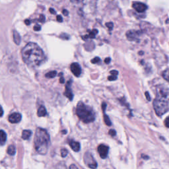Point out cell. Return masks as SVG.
Masks as SVG:
<instances>
[{
	"mask_svg": "<svg viewBox=\"0 0 169 169\" xmlns=\"http://www.w3.org/2000/svg\"><path fill=\"white\" fill-rule=\"evenodd\" d=\"M68 13H69L68 11L67 10H63V14L65 16H68Z\"/></svg>",
	"mask_w": 169,
	"mask_h": 169,
	"instance_id": "8d00e7d4",
	"label": "cell"
},
{
	"mask_svg": "<svg viewBox=\"0 0 169 169\" xmlns=\"http://www.w3.org/2000/svg\"><path fill=\"white\" fill-rule=\"evenodd\" d=\"M104 122L106 123V125H107L108 126H110L112 123L110 122V120L109 118V117H108L107 114H104Z\"/></svg>",
	"mask_w": 169,
	"mask_h": 169,
	"instance_id": "44dd1931",
	"label": "cell"
},
{
	"mask_svg": "<svg viewBox=\"0 0 169 169\" xmlns=\"http://www.w3.org/2000/svg\"><path fill=\"white\" fill-rule=\"evenodd\" d=\"M110 74L113 75H116V76H117L118 74V71H116V70H112L110 71Z\"/></svg>",
	"mask_w": 169,
	"mask_h": 169,
	"instance_id": "4dcf8cb0",
	"label": "cell"
},
{
	"mask_svg": "<svg viewBox=\"0 0 169 169\" xmlns=\"http://www.w3.org/2000/svg\"><path fill=\"white\" fill-rule=\"evenodd\" d=\"M13 41L17 45H19L21 41V36L19 34V32L16 31H13Z\"/></svg>",
	"mask_w": 169,
	"mask_h": 169,
	"instance_id": "5bb4252c",
	"label": "cell"
},
{
	"mask_svg": "<svg viewBox=\"0 0 169 169\" xmlns=\"http://www.w3.org/2000/svg\"><path fill=\"white\" fill-rule=\"evenodd\" d=\"M71 80H70L65 85V93H64V95L67 96V97L71 101L73 100V93L71 91Z\"/></svg>",
	"mask_w": 169,
	"mask_h": 169,
	"instance_id": "30bf717a",
	"label": "cell"
},
{
	"mask_svg": "<svg viewBox=\"0 0 169 169\" xmlns=\"http://www.w3.org/2000/svg\"><path fill=\"white\" fill-rule=\"evenodd\" d=\"M101 62V60L100 58H98V57H96V58H93L91 60V63H99V62Z\"/></svg>",
	"mask_w": 169,
	"mask_h": 169,
	"instance_id": "cb8c5ba5",
	"label": "cell"
},
{
	"mask_svg": "<svg viewBox=\"0 0 169 169\" xmlns=\"http://www.w3.org/2000/svg\"><path fill=\"white\" fill-rule=\"evenodd\" d=\"M162 76L166 81H167L169 83V69H165V70L162 72Z\"/></svg>",
	"mask_w": 169,
	"mask_h": 169,
	"instance_id": "d6986e66",
	"label": "cell"
},
{
	"mask_svg": "<svg viewBox=\"0 0 169 169\" xmlns=\"http://www.w3.org/2000/svg\"><path fill=\"white\" fill-rule=\"evenodd\" d=\"M68 151L66 149L63 148V149L61 150V156L62 157H65L68 155Z\"/></svg>",
	"mask_w": 169,
	"mask_h": 169,
	"instance_id": "7402d4cb",
	"label": "cell"
},
{
	"mask_svg": "<svg viewBox=\"0 0 169 169\" xmlns=\"http://www.w3.org/2000/svg\"><path fill=\"white\" fill-rule=\"evenodd\" d=\"M7 153L9 155H11V156H13L15 155L16 153V149H15V147L13 145H10L7 148Z\"/></svg>",
	"mask_w": 169,
	"mask_h": 169,
	"instance_id": "e0dca14e",
	"label": "cell"
},
{
	"mask_svg": "<svg viewBox=\"0 0 169 169\" xmlns=\"http://www.w3.org/2000/svg\"><path fill=\"white\" fill-rule=\"evenodd\" d=\"M50 12L51 13H52V14H56V11L54 10V9L52 8H50Z\"/></svg>",
	"mask_w": 169,
	"mask_h": 169,
	"instance_id": "74e56055",
	"label": "cell"
},
{
	"mask_svg": "<svg viewBox=\"0 0 169 169\" xmlns=\"http://www.w3.org/2000/svg\"><path fill=\"white\" fill-rule=\"evenodd\" d=\"M102 110H103V112H104L106 108H107V104H106L105 102H102Z\"/></svg>",
	"mask_w": 169,
	"mask_h": 169,
	"instance_id": "1f68e13d",
	"label": "cell"
},
{
	"mask_svg": "<svg viewBox=\"0 0 169 169\" xmlns=\"http://www.w3.org/2000/svg\"><path fill=\"white\" fill-rule=\"evenodd\" d=\"M56 75H57L56 71H50V72H48V73H47L45 76L48 78H54V77H55Z\"/></svg>",
	"mask_w": 169,
	"mask_h": 169,
	"instance_id": "ffe728a7",
	"label": "cell"
},
{
	"mask_svg": "<svg viewBox=\"0 0 169 169\" xmlns=\"http://www.w3.org/2000/svg\"><path fill=\"white\" fill-rule=\"evenodd\" d=\"M41 30V26L39 25H36L34 26V31H39Z\"/></svg>",
	"mask_w": 169,
	"mask_h": 169,
	"instance_id": "f1b7e54d",
	"label": "cell"
},
{
	"mask_svg": "<svg viewBox=\"0 0 169 169\" xmlns=\"http://www.w3.org/2000/svg\"><path fill=\"white\" fill-rule=\"evenodd\" d=\"M69 145H70L72 150L74 151H75V152H78L80 151L81 145H80L79 142L71 140L70 141H69Z\"/></svg>",
	"mask_w": 169,
	"mask_h": 169,
	"instance_id": "8fae6325",
	"label": "cell"
},
{
	"mask_svg": "<svg viewBox=\"0 0 169 169\" xmlns=\"http://www.w3.org/2000/svg\"><path fill=\"white\" fill-rule=\"evenodd\" d=\"M32 135V131L29 130V129H25V130H23L22 133V138L24 140H29V139L31 137Z\"/></svg>",
	"mask_w": 169,
	"mask_h": 169,
	"instance_id": "9a60e30c",
	"label": "cell"
},
{
	"mask_svg": "<svg viewBox=\"0 0 169 169\" xmlns=\"http://www.w3.org/2000/svg\"><path fill=\"white\" fill-rule=\"evenodd\" d=\"M69 168H77V167H76V166L75 165H71L70 167H69Z\"/></svg>",
	"mask_w": 169,
	"mask_h": 169,
	"instance_id": "ab89813d",
	"label": "cell"
},
{
	"mask_svg": "<svg viewBox=\"0 0 169 169\" xmlns=\"http://www.w3.org/2000/svg\"><path fill=\"white\" fill-rule=\"evenodd\" d=\"M71 71L75 77H79L81 73V68L79 63H73L70 65Z\"/></svg>",
	"mask_w": 169,
	"mask_h": 169,
	"instance_id": "52a82bcc",
	"label": "cell"
},
{
	"mask_svg": "<svg viewBox=\"0 0 169 169\" xmlns=\"http://www.w3.org/2000/svg\"><path fill=\"white\" fill-rule=\"evenodd\" d=\"M39 21L41 23H44L45 21V16L44 15H41L40 16V18H39Z\"/></svg>",
	"mask_w": 169,
	"mask_h": 169,
	"instance_id": "f546056e",
	"label": "cell"
},
{
	"mask_svg": "<svg viewBox=\"0 0 169 169\" xmlns=\"http://www.w3.org/2000/svg\"><path fill=\"white\" fill-rule=\"evenodd\" d=\"M108 79L109 81H115L117 79V76H116V75H111L110 76L108 77Z\"/></svg>",
	"mask_w": 169,
	"mask_h": 169,
	"instance_id": "d4e9b609",
	"label": "cell"
},
{
	"mask_svg": "<svg viewBox=\"0 0 169 169\" xmlns=\"http://www.w3.org/2000/svg\"><path fill=\"white\" fill-rule=\"evenodd\" d=\"M25 23L26 25H29L30 24H31V21H30L29 20H25Z\"/></svg>",
	"mask_w": 169,
	"mask_h": 169,
	"instance_id": "f35d334b",
	"label": "cell"
},
{
	"mask_svg": "<svg viewBox=\"0 0 169 169\" xmlns=\"http://www.w3.org/2000/svg\"><path fill=\"white\" fill-rule=\"evenodd\" d=\"M57 21H58L60 23H62L63 21V19H62V17L61 15H58L57 16Z\"/></svg>",
	"mask_w": 169,
	"mask_h": 169,
	"instance_id": "d6a6232c",
	"label": "cell"
},
{
	"mask_svg": "<svg viewBox=\"0 0 169 169\" xmlns=\"http://www.w3.org/2000/svg\"><path fill=\"white\" fill-rule=\"evenodd\" d=\"M21 119H22V116L19 113L14 112L13 114H11V115L9 116V122L11 123H19Z\"/></svg>",
	"mask_w": 169,
	"mask_h": 169,
	"instance_id": "9c48e42d",
	"label": "cell"
},
{
	"mask_svg": "<svg viewBox=\"0 0 169 169\" xmlns=\"http://www.w3.org/2000/svg\"><path fill=\"white\" fill-rule=\"evenodd\" d=\"M3 114H4V110H3V108L1 107V116H3Z\"/></svg>",
	"mask_w": 169,
	"mask_h": 169,
	"instance_id": "b9f144b4",
	"label": "cell"
},
{
	"mask_svg": "<svg viewBox=\"0 0 169 169\" xmlns=\"http://www.w3.org/2000/svg\"><path fill=\"white\" fill-rule=\"evenodd\" d=\"M137 33L136 32L134 31H128L126 33V37L128 38L129 40L130 41H134L136 39L137 37Z\"/></svg>",
	"mask_w": 169,
	"mask_h": 169,
	"instance_id": "7c38bea8",
	"label": "cell"
},
{
	"mask_svg": "<svg viewBox=\"0 0 169 169\" xmlns=\"http://www.w3.org/2000/svg\"><path fill=\"white\" fill-rule=\"evenodd\" d=\"M156 94L153 108L157 115L161 116L169 110V89L160 86L157 89Z\"/></svg>",
	"mask_w": 169,
	"mask_h": 169,
	"instance_id": "7a4b0ae2",
	"label": "cell"
},
{
	"mask_svg": "<svg viewBox=\"0 0 169 169\" xmlns=\"http://www.w3.org/2000/svg\"><path fill=\"white\" fill-rule=\"evenodd\" d=\"M84 162L88 167L90 168H96L97 167V163L93 158L92 155L89 153H86L84 156Z\"/></svg>",
	"mask_w": 169,
	"mask_h": 169,
	"instance_id": "5b68a950",
	"label": "cell"
},
{
	"mask_svg": "<svg viewBox=\"0 0 169 169\" xmlns=\"http://www.w3.org/2000/svg\"><path fill=\"white\" fill-rule=\"evenodd\" d=\"M62 73H60V75H61V77H60V83H64V78H63L62 75Z\"/></svg>",
	"mask_w": 169,
	"mask_h": 169,
	"instance_id": "836d02e7",
	"label": "cell"
},
{
	"mask_svg": "<svg viewBox=\"0 0 169 169\" xmlns=\"http://www.w3.org/2000/svg\"><path fill=\"white\" fill-rule=\"evenodd\" d=\"M6 141H7V134L1 129L0 131V143H1V146L4 145Z\"/></svg>",
	"mask_w": 169,
	"mask_h": 169,
	"instance_id": "4fadbf2b",
	"label": "cell"
},
{
	"mask_svg": "<svg viewBox=\"0 0 169 169\" xmlns=\"http://www.w3.org/2000/svg\"><path fill=\"white\" fill-rule=\"evenodd\" d=\"M145 96H146V98H147L148 101H151V97H150V96H149V93H148V92H146V93H145Z\"/></svg>",
	"mask_w": 169,
	"mask_h": 169,
	"instance_id": "e575fe53",
	"label": "cell"
},
{
	"mask_svg": "<svg viewBox=\"0 0 169 169\" xmlns=\"http://www.w3.org/2000/svg\"><path fill=\"white\" fill-rule=\"evenodd\" d=\"M108 151H109V147L105 145L101 144L98 147V152L99 153V155L102 159H104L107 157Z\"/></svg>",
	"mask_w": 169,
	"mask_h": 169,
	"instance_id": "8992f818",
	"label": "cell"
},
{
	"mask_svg": "<svg viewBox=\"0 0 169 169\" xmlns=\"http://www.w3.org/2000/svg\"><path fill=\"white\" fill-rule=\"evenodd\" d=\"M60 38L63 39V40H68L69 38V36L65 33H63L61 35H60Z\"/></svg>",
	"mask_w": 169,
	"mask_h": 169,
	"instance_id": "603a6c76",
	"label": "cell"
},
{
	"mask_svg": "<svg viewBox=\"0 0 169 169\" xmlns=\"http://www.w3.org/2000/svg\"><path fill=\"white\" fill-rule=\"evenodd\" d=\"M50 144V135L46 129L38 128L35 136V148L40 155H46Z\"/></svg>",
	"mask_w": 169,
	"mask_h": 169,
	"instance_id": "3957f363",
	"label": "cell"
},
{
	"mask_svg": "<svg viewBox=\"0 0 169 169\" xmlns=\"http://www.w3.org/2000/svg\"><path fill=\"white\" fill-rule=\"evenodd\" d=\"M76 114L79 118L84 123H88L94 122L95 120V114L89 106L84 104L83 102H78Z\"/></svg>",
	"mask_w": 169,
	"mask_h": 169,
	"instance_id": "277c9868",
	"label": "cell"
},
{
	"mask_svg": "<svg viewBox=\"0 0 169 169\" xmlns=\"http://www.w3.org/2000/svg\"><path fill=\"white\" fill-rule=\"evenodd\" d=\"M38 116L39 117H44L47 114L46 110L44 106H40L39 108L38 109V112H37Z\"/></svg>",
	"mask_w": 169,
	"mask_h": 169,
	"instance_id": "2e32d148",
	"label": "cell"
},
{
	"mask_svg": "<svg viewBox=\"0 0 169 169\" xmlns=\"http://www.w3.org/2000/svg\"><path fill=\"white\" fill-rule=\"evenodd\" d=\"M106 25H107V26L108 27V29H109L110 30H112L113 28V23H106Z\"/></svg>",
	"mask_w": 169,
	"mask_h": 169,
	"instance_id": "83f0119b",
	"label": "cell"
},
{
	"mask_svg": "<svg viewBox=\"0 0 169 169\" xmlns=\"http://www.w3.org/2000/svg\"><path fill=\"white\" fill-rule=\"evenodd\" d=\"M165 125L167 128H169V116L167 117L165 120Z\"/></svg>",
	"mask_w": 169,
	"mask_h": 169,
	"instance_id": "4316f807",
	"label": "cell"
},
{
	"mask_svg": "<svg viewBox=\"0 0 169 169\" xmlns=\"http://www.w3.org/2000/svg\"><path fill=\"white\" fill-rule=\"evenodd\" d=\"M72 1H76V2H80L81 1H83V0H71Z\"/></svg>",
	"mask_w": 169,
	"mask_h": 169,
	"instance_id": "60d3db41",
	"label": "cell"
},
{
	"mask_svg": "<svg viewBox=\"0 0 169 169\" xmlns=\"http://www.w3.org/2000/svg\"><path fill=\"white\" fill-rule=\"evenodd\" d=\"M111 61V59L110 58H107L105 60H104V62L107 63V64H108Z\"/></svg>",
	"mask_w": 169,
	"mask_h": 169,
	"instance_id": "d590c367",
	"label": "cell"
},
{
	"mask_svg": "<svg viewBox=\"0 0 169 169\" xmlns=\"http://www.w3.org/2000/svg\"><path fill=\"white\" fill-rule=\"evenodd\" d=\"M134 10L138 13H143L147 10V6L141 2H134L132 5Z\"/></svg>",
	"mask_w": 169,
	"mask_h": 169,
	"instance_id": "ba28073f",
	"label": "cell"
},
{
	"mask_svg": "<svg viewBox=\"0 0 169 169\" xmlns=\"http://www.w3.org/2000/svg\"><path fill=\"white\" fill-rule=\"evenodd\" d=\"M108 134H109V135H110L111 136L114 137L116 135V132L115 130H114V129H110V130H109V133H108Z\"/></svg>",
	"mask_w": 169,
	"mask_h": 169,
	"instance_id": "484cf974",
	"label": "cell"
},
{
	"mask_svg": "<svg viewBox=\"0 0 169 169\" xmlns=\"http://www.w3.org/2000/svg\"><path fill=\"white\" fill-rule=\"evenodd\" d=\"M23 60L29 68H36L44 63L46 56L38 44L29 42L21 51Z\"/></svg>",
	"mask_w": 169,
	"mask_h": 169,
	"instance_id": "6da1fadb",
	"label": "cell"
},
{
	"mask_svg": "<svg viewBox=\"0 0 169 169\" xmlns=\"http://www.w3.org/2000/svg\"><path fill=\"white\" fill-rule=\"evenodd\" d=\"M97 33H98L97 30H96V29L93 30L92 31L90 32L89 35H87V36H85V37H85V38H84V39H87V38H95V36H96V34H97Z\"/></svg>",
	"mask_w": 169,
	"mask_h": 169,
	"instance_id": "ac0fdd59",
	"label": "cell"
}]
</instances>
